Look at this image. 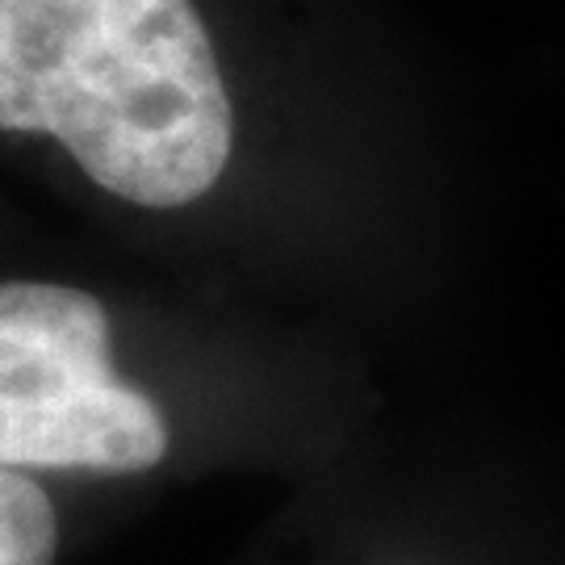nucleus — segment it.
<instances>
[{"instance_id": "1", "label": "nucleus", "mask_w": 565, "mask_h": 565, "mask_svg": "<svg viewBox=\"0 0 565 565\" xmlns=\"http://www.w3.org/2000/svg\"><path fill=\"white\" fill-rule=\"evenodd\" d=\"M0 130L60 139L88 181L147 210L205 198L235 147L193 0H0Z\"/></svg>"}, {"instance_id": "2", "label": "nucleus", "mask_w": 565, "mask_h": 565, "mask_svg": "<svg viewBox=\"0 0 565 565\" xmlns=\"http://www.w3.org/2000/svg\"><path fill=\"white\" fill-rule=\"evenodd\" d=\"M163 457V411L109 369L105 306L76 285H0V465L142 473Z\"/></svg>"}, {"instance_id": "3", "label": "nucleus", "mask_w": 565, "mask_h": 565, "mask_svg": "<svg viewBox=\"0 0 565 565\" xmlns=\"http://www.w3.org/2000/svg\"><path fill=\"white\" fill-rule=\"evenodd\" d=\"M60 520L55 503L21 469L0 465V565H55Z\"/></svg>"}]
</instances>
